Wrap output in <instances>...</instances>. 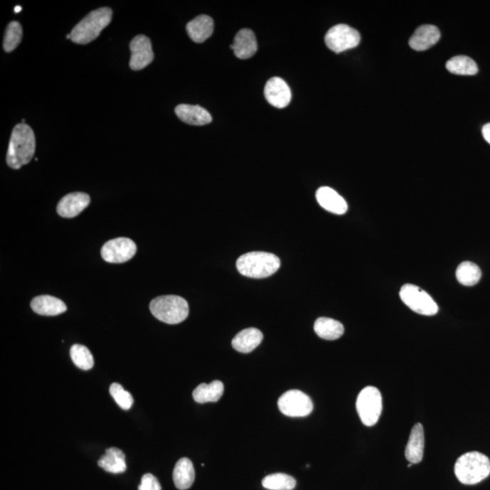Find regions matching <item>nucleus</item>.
<instances>
[{
	"mask_svg": "<svg viewBox=\"0 0 490 490\" xmlns=\"http://www.w3.org/2000/svg\"><path fill=\"white\" fill-rule=\"evenodd\" d=\"M35 149V134L31 127L22 123L16 124L9 141L6 163L12 169H19L31 162Z\"/></svg>",
	"mask_w": 490,
	"mask_h": 490,
	"instance_id": "obj_1",
	"label": "nucleus"
},
{
	"mask_svg": "<svg viewBox=\"0 0 490 490\" xmlns=\"http://www.w3.org/2000/svg\"><path fill=\"white\" fill-rule=\"evenodd\" d=\"M454 472L462 484L476 485L490 475V460L478 452L465 453L457 460Z\"/></svg>",
	"mask_w": 490,
	"mask_h": 490,
	"instance_id": "obj_2",
	"label": "nucleus"
},
{
	"mask_svg": "<svg viewBox=\"0 0 490 490\" xmlns=\"http://www.w3.org/2000/svg\"><path fill=\"white\" fill-rule=\"evenodd\" d=\"M281 266L277 256L265 252H252L243 255L236 262V267L243 276L262 279L275 275Z\"/></svg>",
	"mask_w": 490,
	"mask_h": 490,
	"instance_id": "obj_3",
	"label": "nucleus"
},
{
	"mask_svg": "<svg viewBox=\"0 0 490 490\" xmlns=\"http://www.w3.org/2000/svg\"><path fill=\"white\" fill-rule=\"evenodd\" d=\"M113 11L110 8H101L92 11L78 23L71 31V41L85 45L100 37V33L112 21Z\"/></svg>",
	"mask_w": 490,
	"mask_h": 490,
	"instance_id": "obj_4",
	"label": "nucleus"
},
{
	"mask_svg": "<svg viewBox=\"0 0 490 490\" xmlns=\"http://www.w3.org/2000/svg\"><path fill=\"white\" fill-rule=\"evenodd\" d=\"M150 311L157 320L164 324H179L188 317L189 306L180 296H160L151 302Z\"/></svg>",
	"mask_w": 490,
	"mask_h": 490,
	"instance_id": "obj_5",
	"label": "nucleus"
},
{
	"mask_svg": "<svg viewBox=\"0 0 490 490\" xmlns=\"http://www.w3.org/2000/svg\"><path fill=\"white\" fill-rule=\"evenodd\" d=\"M356 409L361 422L367 427H373L379 422L383 412V397L377 388H364L357 398Z\"/></svg>",
	"mask_w": 490,
	"mask_h": 490,
	"instance_id": "obj_6",
	"label": "nucleus"
},
{
	"mask_svg": "<svg viewBox=\"0 0 490 490\" xmlns=\"http://www.w3.org/2000/svg\"><path fill=\"white\" fill-rule=\"evenodd\" d=\"M400 296L404 304L417 314L425 315V316H433L439 311V307L435 301L425 291L416 285L403 286Z\"/></svg>",
	"mask_w": 490,
	"mask_h": 490,
	"instance_id": "obj_7",
	"label": "nucleus"
},
{
	"mask_svg": "<svg viewBox=\"0 0 490 490\" xmlns=\"http://www.w3.org/2000/svg\"><path fill=\"white\" fill-rule=\"evenodd\" d=\"M278 407L285 416L306 417L310 415L314 410V403L307 394L301 390H291L279 397Z\"/></svg>",
	"mask_w": 490,
	"mask_h": 490,
	"instance_id": "obj_8",
	"label": "nucleus"
},
{
	"mask_svg": "<svg viewBox=\"0 0 490 490\" xmlns=\"http://www.w3.org/2000/svg\"><path fill=\"white\" fill-rule=\"evenodd\" d=\"M360 42V33L345 24L334 26L325 36V44L335 53H341L348 49L356 48Z\"/></svg>",
	"mask_w": 490,
	"mask_h": 490,
	"instance_id": "obj_9",
	"label": "nucleus"
},
{
	"mask_svg": "<svg viewBox=\"0 0 490 490\" xmlns=\"http://www.w3.org/2000/svg\"><path fill=\"white\" fill-rule=\"evenodd\" d=\"M137 252V245L132 240L120 238L105 243L101 250L102 257L111 264H122L132 259Z\"/></svg>",
	"mask_w": 490,
	"mask_h": 490,
	"instance_id": "obj_10",
	"label": "nucleus"
},
{
	"mask_svg": "<svg viewBox=\"0 0 490 490\" xmlns=\"http://www.w3.org/2000/svg\"><path fill=\"white\" fill-rule=\"evenodd\" d=\"M131 58L130 68L132 70L138 71L154 60V52L150 39L144 35L137 36L130 43Z\"/></svg>",
	"mask_w": 490,
	"mask_h": 490,
	"instance_id": "obj_11",
	"label": "nucleus"
},
{
	"mask_svg": "<svg viewBox=\"0 0 490 490\" xmlns=\"http://www.w3.org/2000/svg\"><path fill=\"white\" fill-rule=\"evenodd\" d=\"M265 95L269 103L277 108L287 107L292 100L290 87L279 78H272L266 83Z\"/></svg>",
	"mask_w": 490,
	"mask_h": 490,
	"instance_id": "obj_12",
	"label": "nucleus"
},
{
	"mask_svg": "<svg viewBox=\"0 0 490 490\" xmlns=\"http://www.w3.org/2000/svg\"><path fill=\"white\" fill-rule=\"evenodd\" d=\"M90 203V197L85 193H71L58 203L57 211L64 218H73L83 212Z\"/></svg>",
	"mask_w": 490,
	"mask_h": 490,
	"instance_id": "obj_13",
	"label": "nucleus"
},
{
	"mask_svg": "<svg viewBox=\"0 0 490 490\" xmlns=\"http://www.w3.org/2000/svg\"><path fill=\"white\" fill-rule=\"evenodd\" d=\"M316 199L322 208L335 215H344L348 211L346 201L343 196L339 195L336 191L330 187L324 186L319 188L316 192Z\"/></svg>",
	"mask_w": 490,
	"mask_h": 490,
	"instance_id": "obj_14",
	"label": "nucleus"
},
{
	"mask_svg": "<svg viewBox=\"0 0 490 490\" xmlns=\"http://www.w3.org/2000/svg\"><path fill=\"white\" fill-rule=\"evenodd\" d=\"M440 38V29L432 25H423L417 28L410 38V47L416 51L427 50L437 44Z\"/></svg>",
	"mask_w": 490,
	"mask_h": 490,
	"instance_id": "obj_15",
	"label": "nucleus"
},
{
	"mask_svg": "<svg viewBox=\"0 0 490 490\" xmlns=\"http://www.w3.org/2000/svg\"><path fill=\"white\" fill-rule=\"evenodd\" d=\"M240 59H248L257 52L258 45L255 33L248 28L242 29L236 34L231 47Z\"/></svg>",
	"mask_w": 490,
	"mask_h": 490,
	"instance_id": "obj_16",
	"label": "nucleus"
},
{
	"mask_svg": "<svg viewBox=\"0 0 490 490\" xmlns=\"http://www.w3.org/2000/svg\"><path fill=\"white\" fill-rule=\"evenodd\" d=\"M176 114L183 123L192 126H205L212 122V116L209 112L200 106L179 105L176 107Z\"/></svg>",
	"mask_w": 490,
	"mask_h": 490,
	"instance_id": "obj_17",
	"label": "nucleus"
},
{
	"mask_svg": "<svg viewBox=\"0 0 490 490\" xmlns=\"http://www.w3.org/2000/svg\"><path fill=\"white\" fill-rule=\"evenodd\" d=\"M425 436L422 424L417 423L411 430L409 442H408L405 457L411 464H417L423 459Z\"/></svg>",
	"mask_w": 490,
	"mask_h": 490,
	"instance_id": "obj_18",
	"label": "nucleus"
},
{
	"mask_svg": "<svg viewBox=\"0 0 490 490\" xmlns=\"http://www.w3.org/2000/svg\"><path fill=\"white\" fill-rule=\"evenodd\" d=\"M31 308L36 314L44 316H57L67 311L64 302L50 295H41L33 299Z\"/></svg>",
	"mask_w": 490,
	"mask_h": 490,
	"instance_id": "obj_19",
	"label": "nucleus"
},
{
	"mask_svg": "<svg viewBox=\"0 0 490 490\" xmlns=\"http://www.w3.org/2000/svg\"><path fill=\"white\" fill-rule=\"evenodd\" d=\"M262 338H264V335L258 329H245V330L240 331L233 338V348L239 353H249L259 346L260 343H262Z\"/></svg>",
	"mask_w": 490,
	"mask_h": 490,
	"instance_id": "obj_20",
	"label": "nucleus"
},
{
	"mask_svg": "<svg viewBox=\"0 0 490 490\" xmlns=\"http://www.w3.org/2000/svg\"><path fill=\"white\" fill-rule=\"evenodd\" d=\"M213 21L209 16L201 15L193 18L186 26V31L193 42L203 43L211 37L213 32Z\"/></svg>",
	"mask_w": 490,
	"mask_h": 490,
	"instance_id": "obj_21",
	"label": "nucleus"
},
{
	"mask_svg": "<svg viewBox=\"0 0 490 490\" xmlns=\"http://www.w3.org/2000/svg\"><path fill=\"white\" fill-rule=\"evenodd\" d=\"M196 473L193 462L182 458L177 462L173 472L174 485L180 490L188 489L195 482Z\"/></svg>",
	"mask_w": 490,
	"mask_h": 490,
	"instance_id": "obj_22",
	"label": "nucleus"
},
{
	"mask_svg": "<svg viewBox=\"0 0 490 490\" xmlns=\"http://www.w3.org/2000/svg\"><path fill=\"white\" fill-rule=\"evenodd\" d=\"M98 466L114 474H119L126 472L127 469L126 456L121 449L110 448L106 450V454L98 460Z\"/></svg>",
	"mask_w": 490,
	"mask_h": 490,
	"instance_id": "obj_23",
	"label": "nucleus"
},
{
	"mask_svg": "<svg viewBox=\"0 0 490 490\" xmlns=\"http://www.w3.org/2000/svg\"><path fill=\"white\" fill-rule=\"evenodd\" d=\"M225 386L220 380H213V383H202L193 391V400L197 403H216L221 399Z\"/></svg>",
	"mask_w": 490,
	"mask_h": 490,
	"instance_id": "obj_24",
	"label": "nucleus"
},
{
	"mask_svg": "<svg viewBox=\"0 0 490 490\" xmlns=\"http://www.w3.org/2000/svg\"><path fill=\"white\" fill-rule=\"evenodd\" d=\"M314 331L319 337L324 340L334 341L343 336V325L334 319L321 317L314 324Z\"/></svg>",
	"mask_w": 490,
	"mask_h": 490,
	"instance_id": "obj_25",
	"label": "nucleus"
},
{
	"mask_svg": "<svg viewBox=\"0 0 490 490\" xmlns=\"http://www.w3.org/2000/svg\"><path fill=\"white\" fill-rule=\"evenodd\" d=\"M446 68L450 73L459 75H474L479 72L476 62L466 55H457L449 59Z\"/></svg>",
	"mask_w": 490,
	"mask_h": 490,
	"instance_id": "obj_26",
	"label": "nucleus"
},
{
	"mask_svg": "<svg viewBox=\"0 0 490 490\" xmlns=\"http://www.w3.org/2000/svg\"><path fill=\"white\" fill-rule=\"evenodd\" d=\"M456 277L459 284L474 286L481 278V270L472 262H463L456 271Z\"/></svg>",
	"mask_w": 490,
	"mask_h": 490,
	"instance_id": "obj_27",
	"label": "nucleus"
},
{
	"mask_svg": "<svg viewBox=\"0 0 490 490\" xmlns=\"http://www.w3.org/2000/svg\"><path fill=\"white\" fill-rule=\"evenodd\" d=\"M262 484L265 489L269 490H292L295 489L296 480L284 473H275L265 476Z\"/></svg>",
	"mask_w": 490,
	"mask_h": 490,
	"instance_id": "obj_28",
	"label": "nucleus"
},
{
	"mask_svg": "<svg viewBox=\"0 0 490 490\" xmlns=\"http://www.w3.org/2000/svg\"><path fill=\"white\" fill-rule=\"evenodd\" d=\"M70 357L75 366L81 370H91L94 366L93 355L84 345H73L70 348Z\"/></svg>",
	"mask_w": 490,
	"mask_h": 490,
	"instance_id": "obj_29",
	"label": "nucleus"
},
{
	"mask_svg": "<svg viewBox=\"0 0 490 490\" xmlns=\"http://www.w3.org/2000/svg\"><path fill=\"white\" fill-rule=\"evenodd\" d=\"M22 28L21 24L16 21L9 23L6 29L4 43L3 47L6 52H11L21 44L22 39Z\"/></svg>",
	"mask_w": 490,
	"mask_h": 490,
	"instance_id": "obj_30",
	"label": "nucleus"
},
{
	"mask_svg": "<svg viewBox=\"0 0 490 490\" xmlns=\"http://www.w3.org/2000/svg\"><path fill=\"white\" fill-rule=\"evenodd\" d=\"M110 394L122 410H128L134 404V398L119 383H113L110 386Z\"/></svg>",
	"mask_w": 490,
	"mask_h": 490,
	"instance_id": "obj_31",
	"label": "nucleus"
},
{
	"mask_svg": "<svg viewBox=\"0 0 490 490\" xmlns=\"http://www.w3.org/2000/svg\"><path fill=\"white\" fill-rule=\"evenodd\" d=\"M160 483L159 479L153 474L147 473L144 474L141 479V484L138 486V490H161Z\"/></svg>",
	"mask_w": 490,
	"mask_h": 490,
	"instance_id": "obj_32",
	"label": "nucleus"
},
{
	"mask_svg": "<svg viewBox=\"0 0 490 490\" xmlns=\"http://www.w3.org/2000/svg\"><path fill=\"white\" fill-rule=\"evenodd\" d=\"M482 134L486 142L490 144V123L486 124L484 127H483Z\"/></svg>",
	"mask_w": 490,
	"mask_h": 490,
	"instance_id": "obj_33",
	"label": "nucleus"
},
{
	"mask_svg": "<svg viewBox=\"0 0 490 490\" xmlns=\"http://www.w3.org/2000/svg\"><path fill=\"white\" fill-rule=\"evenodd\" d=\"M21 6H16L15 8V13H19L21 11Z\"/></svg>",
	"mask_w": 490,
	"mask_h": 490,
	"instance_id": "obj_34",
	"label": "nucleus"
}]
</instances>
